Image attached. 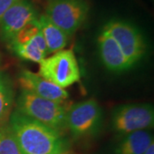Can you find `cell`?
I'll use <instances>...</instances> for the list:
<instances>
[{"instance_id": "5", "label": "cell", "mask_w": 154, "mask_h": 154, "mask_svg": "<svg viewBox=\"0 0 154 154\" xmlns=\"http://www.w3.org/2000/svg\"><path fill=\"white\" fill-rule=\"evenodd\" d=\"M113 130L120 134L147 130L154 124V110L151 105L128 104L117 107L112 115Z\"/></svg>"}, {"instance_id": "18", "label": "cell", "mask_w": 154, "mask_h": 154, "mask_svg": "<svg viewBox=\"0 0 154 154\" xmlns=\"http://www.w3.org/2000/svg\"><path fill=\"white\" fill-rule=\"evenodd\" d=\"M143 154H154V142L149 146L147 149L144 152Z\"/></svg>"}, {"instance_id": "17", "label": "cell", "mask_w": 154, "mask_h": 154, "mask_svg": "<svg viewBox=\"0 0 154 154\" xmlns=\"http://www.w3.org/2000/svg\"><path fill=\"white\" fill-rule=\"evenodd\" d=\"M53 154H80L76 152H75V151H73V150H70V149H69V147H67V148L64 149H62L60 151H58V152H57Z\"/></svg>"}, {"instance_id": "1", "label": "cell", "mask_w": 154, "mask_h": 154, "mask_svg": "<svg viewBox=\"0 0 154 154\" xmlns=\"http://www.w3.org/2000/svg\"><path fill=\"white\" fill-rule=\"evenodd\" d=\"M8 124L22 154H53L69 147L63 134L23 115L16 109Z\"/></svg>"}, {"instance_id": "8", "label": "cell", "mask_w": 154, "mask_h": 154, "mask_svg": "<svg viewBox=\"0 0 154 154\" xmlns=\"http://www.w3.org/2000/svg\"><path fill=\"white\" fill-rule=\"evenodd\" d=\"M120 45L124 55L134 65L146 51V44L141 33L132 24L120 20H111L103 27Z\"/></svg>"}, {"instance_id": "6", "label": "cell", "mask_w": 154, "mask_h": 154, "mask_svg": "<svg viewBox=\"0 0 154 154\" xmlns=\"http://www.w3.org/2000/svg\"><path fill=\"white\" fill-rule=\"evenodd\" d=\"M101 108L97 100L89 99L69 107L66 128L75 138L88 136L96 130L101 120Z\"/></svg>"}, {"instance_id": "4", "label": "cell", "mask_w": 154, "mask_h": 154, "mask_svg": "<svg viewBox=\"0 0 154 154\" xmlns=\"http://www.w3.org/2000/svg\"><path fill=\"white\" fill-rule=\"evenodd\" d=\"M89 5L86 0H46L45 14L68 36H71L86 22Z\"/></svg>"}, {"instance_id": "2", "label": "cell", "mask_w": 154, "mask_h": 154, "mask_svg": "<svg viewBox=\"0 0 154 154\" xmlns=\"http://www.w3.org/2000/svg\"><path fill=\"white\" fill-rule=\"evenodd\" d=\"M17 110L35 121L57 131L66 128V115L69 105L38 97L22 90L17 102Z\"/></svg>"}, {"instance_id": "16", "label": "cell", "mask_w": 154, "mask_h": 154, "mask_svg": "<svg viewBox=\"0 0 154 154\" xmlns=\"http://www.w3.org/2000/svg\"><path fill=\"white\" fill-rule=\"evenodd\" d=\"M18 1L19 0H0V20L6 11Z\"/></svg>"}, {"instance_id": "13", "label": "cell", "mask_w": 154, "mask_h": 154, "mask_svg": "<svg viewBox=\"0 0 154 154\" xmlns=\"http://www.w3.org/2000/svg\"><path fill=\"white\" fill-rule=\"evenodd\" d=\"M153 142L148 130H140L125 134L115 150L116 154H143Z\"/></svg>"}, {"instance_id": "3", "label": "cell", "mask_w": 154, "mask_h": 154, "mask_svg": "<svg viewBox=\"0 0 154 154\" xmlns=\"http://www.w3.org/2000/svg\"><path fill=\"white\" fill-rule=\"evenodd\" d=\"M38 75L63 89L78 82L81 71L74 51L61 50L45 57L38 63Z\"/></svg>"}, {"instance_id": "15", "label": "cell", "mask_w": 154, "mask_h": 154, "mask_svg": "<svg viewBox=\"0 0 154 154\" xmlns=\"http://www.w3.org/2000/svg\"><path fill=\"white\" fill-rule=\"evenodd\" d=\"M0 154H22L8 122L0 123Z\"/></svg>"}, {"instance_id": "12", "label": "cell", "mask_w": 154, "mask_h": 154, "mask_svg": "<svg viewBox=\"0 0 154 154\" xmlns=\"http://www.w3.org/2000/svg\"><path fill=\"white\" fill-rule=\"evenodd\" d=\"M38 23L47 48L48 55L63 50L68 44L69 36L55 25L45 15L38 17Z\"/></svg>"}, {"instance_id": "9", "label": "cell", "mask_w": 154, "mask_h": 154, "mask_svg": "<svg viewBox=\"0 0 154 154\" xmlns=\"http://www.w3.org/2000/svg\"><path fill=\"white\" fill-rule=\"evenodd\" d=\"M38 17V12L29 0H19L0 20L1 37L7 43L11 42L21 30Z\"/></svg>"}, {"instance_id": "7", "label": "cell", "mask_w": 154, "mask_h": 154, "mask_svg": "<svg viewBox=\"0 0 154 154\" xmlns=\"http://www.w3.org/2000/svg\"><path fill=\"white\" fill-rule=\"evenodd\" d=\"M9 45L13 52L25 61L38 63L48 56L38 18L21 30Z\"/></svg>"}, {"instance_id": "14", "label": "cell", "mask_w": 154, "mask_h": 154, "mask_svg": "<svg viewBox=\"0 0 154 154\" xmlns=\"http://www.w3.org/2000/svg\"><path fill=\"white\" fill-rule=\"evenodd\" d=\"M14 101V89L9 76L0 73V123L11 113Z\"/></svg>"}, {"instance_id": "10", "label": "cell", "mask_w": 154, "mask_h": 154, "mask_svg": "<svg viewBox=\"0 0 154 154\" xmlns=\"http://www.w3.org/2000/svg\"><path fill=\"white\" fill-rule=\"evenodd\" d=\"M18 82L22 90L52 101L65 103L69 97L66 89L57 87L40 76L38 73L36 74L30 70L24 69L20 72L18 75Z\"/></svg>"}, {"instance_id": "11", "label": "cell", "mask_w": 154, "mask_h": 154, "mask_svg": "<svg viewBox=\"0 0 154 154\" xmlns=\"http://www.w3.org/2000/svg\"><path fill=\"white\" fill-rule=\"evenodd\" d=\"M98 45L102 62L109 70L122 72L133 66L115 38L103 29L98 37Z\"/></svg>"}]
</instances>
